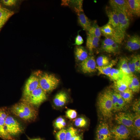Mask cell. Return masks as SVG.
<instances>
[{
    "label": "cell",
    "mask_w": 140,
    "mask_h": 140,
    "mask_svg": "<svg viewBox=\"0 0 140 140\" xmlns=\"http://www.w3.org/2000/svg\"><path fill=\"white\" fill-rule=\"evenodd\" d=\"M39 87V79L37 75L36 74H32L27 80L25 85L23 97L27 96Z\"/></svg>",
    "instance_id": "9"
},
{
    "label": "cell",
    "mask_w": 140,
    "mask_h": 140,
    "mask_svg": "<svg viewBox=\"0 0 140 140\" xmlns=\"http://www.w3.org/2000/svg\"><path fill=\"white\" fill-rule=\"evenodd\" d=\"M96 140H112V136L109 126L106 122H100L96 131Z\"/></svg>",
    "instance_id": "10"
},
{
    "label": "cell",
    "mask_w": 140,
    "mask_h": 140,
    "mask_svg": "<svg viewBox=\"0 0 140 140\" xmlns=\"http://www.w3.org/2000/svg\"><path fill=\"white\" fill-rule=\"evenodd\" d=\"M97 106L102 117L108 119L112 116L113 110L110 91H105L100 94L98 97Z\"/></svg>",
    "instance_id": "2"
},
{
    "label": "cell",
    "mask_w": 140,
    "mask_h": 140,
    "mask_svg": "<svg viewBox=\"0 0 140 140\" xmlns=\"http://www.w3.org/2000/svg\"><path fill=\"white\" fill-rule=\"evenodd\" d=\"M133 111L136 114H140V99L135 101L132 105Z\"/></svg>",
    "instance_id": "40"
},
{
    "label": "cell",
    "mask_w": 140,
    "mask_h": 140,
    "mask_svg": "<svg viewBox=\"0 0 140 140\" xmlns=\"http://www.w3.org/2000/svg\"><path fill=\"white\" fill-rule=\"evenodd\" d=\"M46 93L39 87L27 96L23 97L22 101L38 107L47 99Z\"/></svg>",
    "instance_id": "4"
},
{
    "label": "cell",
    "mask_w": 140,
    "mask_h": 140,
    "mask_svg": "<svg viewBox=\"0 0 140 140\" xmlns=\"http://www.w3.org/2000/svg\"><path fill=\"white\" fill-rule=\"evenodd\" d=\"M116 92L122 97L126 104L130 103L134 97L133 93L131 89L129 88L124 91Z\"/></svg>",
    "instance_id": "28"
},
{
    "label": "cell",
    "mask_w": 140,
    "mask_h": 140,
    "mask_svg": "<svg viewBox=\"0 0 140 140\" xmlns=\"http://www.w3.org/2000/svg\"><path fill=\"white\" fill-rule=\"evenodd\" d=\"M120 49V44L115 42L110 47L109 53H117Z\"/></svg>",
    "instance_id": "39"
},
{
    "label": "cell",
    "mask_w": 140,
    "mask_h": 140,
    "mask_svg": "<svg viewBox=\"0 0 140 140\" xmlns=\"http://www.w3.org/2000/svg\"><path fill=\"white\" fill-rule=\"evenodd\" d=\"M74 53L76 59L79 61H82L88 57L87 52L82 46H76L75 48Z\"/></svg>",
    "instance_id": "24"
},
{
    "label": "cell",
    "mask_w": 140,
    "mask_h": 140,
    "mask_svg": "<svg viewBox=\"0 0 140 140\" xmlns=\"http://www.w3.org/2000/svg\"><path fill=\"white\" fill-rule=\"evenodd\" d=\"M17 1L16 0H2L1 2L5 6H12L16 5Z\"/></svg>",
    "instance_id": "42"
},
{
    "label": "cell",
    "mask_w": 140,
    "mask_h": 140,
    "mask_svg": "<svg viewBox=\"0 0 140 140\" xmlns=\"http://www.w3.org/2000/svg\"><path fill=\"white\" fill-rule=\"evenodd\" d=\"M87 120L83 117L78 118L74 120V124L76 126L78 127H84L87 125Z\"/></svg>",
    "instance_id": "35"
},
{
    "label": "cell",
    "mask_w": 140,
    "mask_h": 140,
    "mask_svg": "<svg viewBox=\"0 0 140 140\" xmlns=\"http://www.w3.org/2000/svg\"><path fill=\"white\" fill-rule=\"evenodd\" d=\"M77 113L75 110L73 109H69L66 112V115L67 117L70 119H73L76 117Z\"/></svg>",
    "instance_id": "41"
},
{
    "label": "cell",
    "mask_w": 140,
    "mask_h": 140,
    "mask_svg": "<svg viewBox=\"0 0 140 140\" xmlns=\"http://www.w3.org/2000/svg\"><path fill=\"white\" fill-rule=\"evenodd\" d=\"M135 115L129 112H120L116 114L115 120L118 124H121L132 130Z\"/></svg>",
    "instance_id": "8"
},
{
    "label": "cell",
    "mask_w": 140,
    "mask_h": 140,
    "mask_svg": "<svg viewBox=\"0 0 140 140\" xmlns=\"http://www.w3.org/2000/svg\"><path fill=\"white\" fill-rule=\"evenodd\" d=\"M96 63L94 57L88 56L80 64V67L82 71L84 73H90L96 71Z\"/></svg>",
    "instance_id": "12"
},
{
    "label": "cell",
    "mask_w": 140,
    "mask_h": 140,
    "mask_svg": "<svg viewBox=\"0 0 140 140\" xmlns=\"http://www.w3.org/2000/svg\"><path fill=\"white\" fill-rule=\"evenodd\" d=\"M114 84L115 92H116L124 91L128 88L126 82L122 78L114 81Z\"/></svg>",
    "instance_id": "29"
},
{
    "label": "cell",
    "mask_w": 140,
    "mask_h": 140,
    "mask_svg": "<svg viewBox=\"0 0 140 140\" xmlns=\"http://www.w3.org/2000/svg\"><path fill=\"white\" fill-rule=\"evenodd\" d=\"M130 79L128 85V88L134 93H138L140 89V83L138 78L133 74L130 76Z\"/></svg>",
    "instance_id": "23"
},
{
    "label": "cell",
    "mask_w": 140,
    "mask_h": 140,
    "mask_svg": "<svg viewBox=\"0 0 140 140\" xmlns=\"http://www.w3.org/2000/svg\"><path fill=\"white\" fill-rule=\"evenodd\" d=\"M83 1L62 0L61 5L71 7L77 14L83 12L82 8Z\"/></svg>",
    "instance_id": "17"
},
{
    "label": "cell",
    "mask_w": 140,
    "mask_h": 140,
    "mask_svg": "<svg viewBox=\"0 0 140 140\" xmlns=\"http://www.w3.org/2000/svg\"><path fill=\"white\" fill-rule=\"evenodd\" d=\"M113 140H127L130 137L131 130L126 126L118 124L110 130Z\"/></svg>",
    "instance_id": "7"
},
{
    "label": "cell",
    "mask_w": 140,
    "mask_h": 140,
    "mask_svg": "<svg viewBox=\"0 0 140 140\" xmlns=\"http://www.w3.org/2000/svg\"><path fill=\"white\" fill-rule=\"evenodd\" d=\"M106 13L109 19L107 23L111 25L114 29L121 43L124 38L125 34L120 30L117 15L112 9H107Z\"/></svg>",
    "instance_id": "5"
},
{
    "label": "cell",
    "mask_w": 140,
    "mask_h": 140,
    "mask_svg": "<svg viewBox=\"0 0 140 140\" xmlns=\"http://www.w3.org/2000/svg\"><path fill=\"white\" fill-rule=\"evenodd\" d=\"M68 99V95L64 92L61 91L57 93L53 100L54 105L58 107L64 106L66 103Z\"/></svg>",
    "instance_id": "22"
},
{
    "label": "cell",
    "mask_w": 140,
    "mask_h": 140,
    "mask_svg": "<svg viewBox=\"0 0 140 140\" xmlns=\"http://www.w3.org/2000/svg\"><path fill=\"white\" fill-rule=\"evenodd\" d=\"M66 130L62 129L58 132L56 134L57 140H65Z\"/></svg>",
    "instance_id": "37"
},
{
    "label": "cell",
    "mask_w": 140,
    "mask_h": 140,
    "mask_svg": "<svg viewBox=\"0 0 140 140\" xmlns=\"http://www.w3.org/2000/svg\"><path fill=\"white\" fill-rule=\"evenodd\" d=\"M37 75L39 79V87L46 93L55 89L59 83V79L54 74L44 73Z\"/></svg>",
    "instance_id": "3"
},
{
    "label": "cell",
    "mask_w": 140,
    "mask_h": 140,
    "mask_svg": "<svg viewBox=\"0 0 140 140\" xmlns=\"http://www.w3.org/2000/svg\"><path fill=\"white\" fill-rule=\"evenodd\" d=\"M79 24L85 30L88 31L91 26V22L83 12L77 14Z\"/></svg>",
    "instance_id": "21"
},
{
    "label": "cell",
    "mask_w": 140,
    "mask_h": 140,
    "mask_svg": "<svg viewBox=\"0 0 140 140\" xmlns=\"http://www.w3.org/2000/svg\"><path fill=\"white\" fill-rule=\"evenodd\" d=\"M10 111L14 115L29 122L34 121L38 115L37 111L34 106L22 101L13 106Z\"/></svg>",
    "instance_id": "1"
},
{
    "label": "cell",
    "mask_w": 140,
    "mask_h": 140,
    "mask_svg": "<svg viewBox=\"0 0 140 140\" xmlns=\"http://www.w3.org/2000/svg\"><path fill=\"white\" fill-rule=\"evenodd\" d=\"M109 58L105 55H101L96 60V63L98 66L102 67L108 65L110 63Z\"/></svg>",
    "instance_id": "32"
},
{
    "label": "cell",
    "mask_w": 140,
    "mask_h": 140,
    "mask_svg": "<svg viewBox=\"0 0 140 140\" xmlns=\"http://www.w3.org/2000/svg\"><path fill=\"white\" fill-rule=\"evenodd\" d=\"M132 130L135 136L139 138L140 137V114H135Z\"/></svg>",
    "instance_id": "27"
},
{
    "label": "cell",
    "mask_w": 140,
    "mask_h": 140,
    "mask_svg": "<svg viewBox=\"0 0 140 140\" xmlns=\"http://www.w3.org/2000/svg\"><path fill=\"white\" fill-rule=\"evenodd\" d=\"M14 14L13 11L10 10L0 5V29Z\"/></svg>",
    "instance_id": "18"
},
{
    "label": "cell",
    "mask_w": 140,
    "mask_h": 140,
    "mask_svg": "<svg viewBox=\"0 0 140 140\" xmlns=\"http://www.w3.org/2000/svg\"><path fill=\"white\" fill-rule=\"evenodd\" d=\"M83 43V40L82 37L78 33L75 39L74 45L79 46Z\"/></svg>",
    "instance_id": "43"
},
{
    "label": "cell",
    "mask_w": 140,
    "mask_h": 140,
    "mask_svg": "<svg viewBox=\"0 0 140 140\" xmlns=\"http://www.w3.org/2000/svg\"><path fill=\"white\" fill-rule=\"evenodd\" d=\"M88 34L100 38L101 35L100 27L96 23L92 25L88 31Z\"/></svg>",
    "instance_id": "31"
},
{
    "label": "cell",
    "mask_w": 140,
    "mask_h": 140,
    "mask_svg": "<svg viewBox=\"0 0 140 140\" xmlns=\"http://www.w3.org/2000/svg\"><path fill=\"white\" fill-rule=\"evenodd\" d=\"M136 72H140V56L139 55L133 56Z\"/></svg>",
    "instance_id": "38"
},
{
    "label": "cell",
    "mask_w": 140,
    "mask_h": 140,
    "mask_svg": "<svg viewBox=\"0 0 140 140\" xmlns=\"http://www.w3.org/2000/svg\"><path fill=\"white\" fill-rule=\"evenodd\" d=\"M29 140H44L40 138H36L33 139H30Z\"/></svg>",
    "instance_id": "46"
},
{
    "label": "cell",
    "mask_w": 140,
    "mask_h": 140,
    "mask_svg": "<svg viewBox=\"0 0 140 140\" xmlns=\"http://www.w3.org/2000/svg\"><path fill=\"white\" fill-rule=\"evenodd\" d=\"M5 129L6 132L12 136L19 135L23 131L20 123L14 117L9 115L5 120Z\"/></svg>",
    "instance_id": "6"
},
{
    "label": "cell",
    "mask_w": 140,
    "mask_h": 140,
    "mask_svg": "<svg viewBox=\"0 0 140 140\" xmlns=\"http://www.w3.org/2000/svg\"><path fill=\"white\" fill-rule=\"evenodd\" d=\"M54 125L56 128L61 129L65 126L66 122L64 118L62 117H59L56 120Z\"/></svg>",
    "instance_id": "33"
},
{
    "label": "cell",
    "mask_w": 140,
    "mask_h": 140,
    "mask_svg": "<svg viewBox=\"0 0 140 140\" xmlns=\"http://www.w3.org/2000/svg\"><path fill=\"white\" fill-rule=\"evenodd\" d=\"M128 59L127 57H123L120 59L118 64L119 69L124 74L128 75L132 74L129 70L128 65Z\"/></svg>",
    "instance_id": "26"
},
{
    "label": "cell",
    "mask_w": 140,
    "mask_h": 140,
    "mask_svg": "<svg viewBox=\"0 0 140 140\" xmlns=\"http://www.w3.org/2000/svg\"><path fill=\"white\" fill-rule=\"evenodd\" d=\"M109 4L112 9H117L122 11L129 18L133 17L130 13L127 0H110Z\"/></svg>",
    "instance_id": "14"
},
{
    "label": "cell",
    "mask_w": 140,
    "mask_h": 140,
    "mask_svg": "<svg viewBox=\"0 0 140 140\" xmlns=\"http://www.w3.org/2000/svg\"><path fill=\"white\" fill-rule=\"evenodd\" d=\"M114 112H119L124 110L126 107V103L122 97L117 93L110 91Z\"/></svg>",
    "instance_id": "11"
},
{
    "label": "cell",
    "mask_w": 140,
    "mask_h": 140,
    "mask_svg": "<svg viewBox=\"0 0 140 140\" xmlns=\"http://www.w3.org/2000/svg\"><path fill=\"white\" fill-rule=\"evenodd\" d=\"M77 130L72 127L69 128L66 132L65 140H70L73 136L77 135Z\"/></svg>",
    "instance_id": "34"
},
{
    "label": "cell",
    "mask_w": 140,
    "mask_h": 140,
    "mask_svg": "<svg viewBox=\"0 0 140 140\" xmlns=\"http://www.w3.org/2000/svg\"><path fill=\"white\" fill-rule=\"evenodd\" d=\"M131 15L139 17L140 16V0H127Z\"/></svg>",
    "instance_id": "19"
},
{
    "label": "cell",
    "mask_w": 140,
    "mask_h": 140,
    "mask_svg": "<svg viewBox=\"0 0 140 140\" xmlns=\"http://www.w3.org/2000/svg\"><path fill=\"white\" fill-rule=\"evenodd\" d=\"M140 47V38L138 35L135 34L130 36L128 38L125 48L130 51L136 50Z\"/></svg>",
    "instance_id": "16"
},
{
    "label": "cell",
    "mask_w": 140,
    "mask_h": 140,
    "mask_svg": "<svg viewBox=\"0 0 140 140\" xmlns=\"http://www.w3.org/2000/svg\"><path fill=\"white\" fill-rule=\"evenodd\" d=\"M128 64L129 69L132 74L136 72L133 56L131 58L128 59Z\"/></svg>",
    "instance_id": "36"
},
{
    "label": "cell",
    "mask_w": 140,
    "mask_h": 140,
    "mask_svg": "<svg viewBox=\"0 0 140 140\" xmlns=\"http://www.w3.org/2000/svg\"><path fill=\"white\" fill-rule=\"evenodd\" d=\"M124 74L120 69L112 68L109 77L111 80L115 81L122 79Z\"/></svg>",
    "instance_id": "30"
},
{
    "label": "cell",
    "mask_w": 140,
    "mask_h": 140,
    "mask_svg": "<svg viewBox=\"0 0 140 140\" xmlns=\"http://www.w3.org/2000/svg\"><path fill=\"white\" fill-rule=\"evenodd\" d=\"M115 41L110 38H106L103 40L102 43L107 46L110 47L113 45Z\"/></svg>",
    "instance_id": "44"
},
{
    "label": "cell",
    "mask_w": 140,
    "mask_h": 140,
    "mask_svg": "<svg viewBox=\"0 0 140 140\" xmlns=\"http://www.w3.org/2000/svg\"><path fill=\"white\" fill-rule=\"evenodd\" d=\"M117 61V59L113 60L107 65L102 67L96 66V69L100 74L106 75L109 77L112 68L115 65Z\"/></svg>",
    "instance_id": "25"
},
{
    "label": "cell",
    "mask_w": 140,
    "mask_h": 140,
    "mask_svg": "<svg viewBox=\"0 0 140 140\" xmlns=\"http://www.w3.org/2000/svg\"><path fill=\"white\" fill-rule=\"evenodd\" d=\"M100 29L101 34L106 38H110L115 42L121 44L115 31L111 25L107 23L100 27Z\"/></svg>",
    "instance_id": "15"
},
{
    "label": "cell",
    "mask_w": 140,
    "mask_h": 140,
    "mask_svg": "<svg viewBox=\"0 0 140 140\" xmlns=\"http://www.w3.org/2000/svg\"><path fill=\"white\" fill-rule=\"evenodd\" d=\"M100 41V38L87 34L86 45L90 53L98 47Z\"/></svg>",
    "instance_id": "20"
},
{
    "label": "cell",
    "mask_w": 140,
    "mask_h": 140,
    "mask_svg": "<svg viewBox=\"0 0 140 140\" xmlns=\"http://www.w3.org/2000/svg\"><path fill=\"white\" fill-rule=\"evenodd\" d=\"M8 114L5 110L0 109V137L5 140H14L5 129V121Z\"/></svg>",
    "instance_id": "13"
},
{
    "label": "cell",
    "mask_w": 140,
    "mask_h": 140,
    "mask_svg": "<svg viewBox=\"0 0 140 140\" xmlns=\"http://www.w3.org/2000/svg\"><path fill=\"white\" fill-rule=\"evenodd\" d=\"M70 140H82V139L80 136L77 135L72 137Z\"/></svg>",
    "instance_id": "45"
}]
</instances>
